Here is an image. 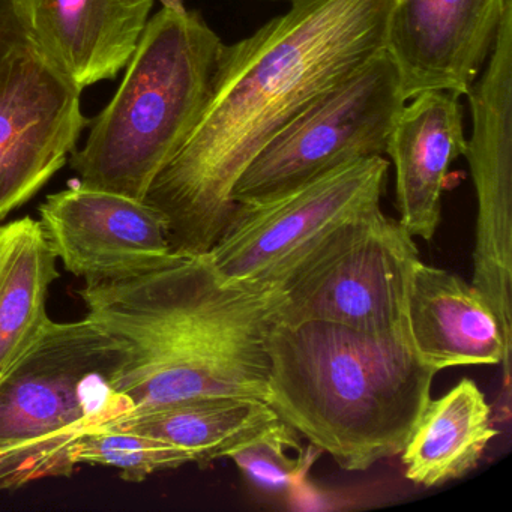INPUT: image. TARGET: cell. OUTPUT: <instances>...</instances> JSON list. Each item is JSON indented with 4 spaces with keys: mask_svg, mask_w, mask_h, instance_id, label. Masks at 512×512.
I'll return each mask as SVG.
<instances>
[{
    "mask_svg": "<svg viewBox=\"0 0 512 512\" xmlns=\"http://www.w3.org/2000/svg\"><path fill=\"white\" fill-rule=\"evenodd\" d=\"M395 0H290V10L226 46L208 104L145 202L173 253L208 254L232 191L257 154L323 94L385 49Z\"/></svg>",
    "mask_w": 512,
    "mask_h": 512,
    "instance_id": "1",
    "label": "cell"
},
{
    "mask_svg": "<svg viewBox=\"0 0 512 512\" xmlns=\"http://www.w3.org/2000/svg\"><path fill=\"white\" fill-rule=\"evenodd\" d=\"M79 295L86 319L124 349L112 388L127 416L221 395L265 400L266 343L283 307L277 286L229 283L203 254L130 280L86 283Z\"/></svg>",
    "mask_w": 512,
    "mask_h": 512,
    "instance_id": "2",
    "label": "cell"
},
{
    "mask_svg": "<svg viewBox=\"0 0 512 512\" xmlns=\"http://www.w3.org/2000/svg\"><path fill=\"white\" fill-rule=\"evenodd\" d=\"M266 347V403L349 472L401 454L439 373L409 340L323 320H278Z\"/></svg>",
    "mask_w": 512,
    "mask_h": 512,
    "instance_id": "3",
    "label": "cell"
},
{
    "mask_svg": "<svg viewBox=\"0 0 512 512\" xmlns=\"http://www.w3.org/2000/svg\"><path fill=\"white\" fill-rule=\"evenodd\" d=\"M224 49L199 13L163 8L149 19L115 97L71 155L80 184L145 200L199 122Z\"/></svg>",
    "mask_w": 512,
    "mask_h": 512,
    "instance_id": "4",
    "label": "cell"
},
{
    "mask_svg": "<svg viewBox=\"0 0 512 512\" xmlns=\"http://www.w3.org/2000/svg\"><path fill=\"white\" fill-rule=\"evenodd\" d=\"M121 343L89 319L50 322L0 374V490L73 475L71 449L130 413L112 388Z\"/></svg>",
    "mask_w": 512,
    "mask_h": 512,
    "instance_id": "5",
    "label": "cell"
},
{
    "mask_svg": "<svg viewBox=\"0 0 512 512\" xmlns=\"http://www.w3.org/2000/svg\"><path fill=\"white\" fill-rule=\"evenodd\" d=\"M419 251L382 208L338 224L275 286L280 320H323L380 337L409 340L407 295Z\"/></svg>",
    "mask_w": 512,
    "mask_h": 512,
    "instance_id": "6",
    "label": "cell"
},
{
    "mask_svg": "<svg viewBox=\"0 0 512 512\" xmlns=\"http://www.w3.org/2000/svg\"><path fill=\"white\" fill-rule=\"evenodd\" d=\"M406 104L385 49L284 127L242 173L233 203L280 196L341 167L383 157Z\"/></svg>",
    "mask_w": 512,
    "mask_h": 512,
    "instance_id": "7",
    "label": "cell"
},
{
    "mask_svg": "<svg viewBox=\"0 0 512 512\" xmlns=\"http://www.w3.org/2000/svg\"><path fill=\"white\" fill-rule=\"evenodd\" d=\"M388 170L385 158H368L280 196L236 203L229 224L206 256L229 283L275 286L338 224L380 206Z\"/></svg>",
    "mask_w": 512,
    "mask_h": 512,
    "instance_id": "8",
    "label": "cell"
},
{
    "mask_svg": "<svg viewBox=\"0 0 512 512\" xmlns=\"http://www.w3.org/2000/svg\"><path fill=\"white\" fill-rule=\"evenodd\" d=\"M82 91L31 43L0 62V223L37 196L76 151Z\"/></svg>",
    "mask_w": 512,
    "mask_h": 512,
    "instance_id": "9",
    "label": "cell"
},
{
    "mask_svg": "<svg viewBox=\"0 0 512 512\" xmlns=\"http://www.w3.org/2000/svg\"><path fill=\"white\" fill-rule=\"evenodd\" d=\"M40 223L58 260L86 283L130 280L179 259L145 200L79 184L47 197Z\"/></svg>",
    "mask_w": 512,
    "mask_h": 512,
    "instance_id": "10",
    "label": "cell"
},
{
    "mask_svg": "<svg viewBox=\"0 0 512 512\" xmlns=\"http://www.w3.org/2000/svg\"><path fill=\"white\" fill-rule=\"evenodd\" d=\"M511 7L512 0H395L385 50L406 101L428 91L467 97Z\"/></svg>",
    "mask_w": 512,
    "mask_h": 512,
    "instance_id": "11",
    "label": "cell"
},
{
    "mask_svg": "<svg viewBox=\"0 0 512 512\" xmlns=\"http://www.w3.org/2000/svg\"><path fill=\"white\" fill-rule=\"evenodd\" d=\"M155 0H19L32 46L79 91L127 67Z\"/></svg>",
    "mask_w": 512,
    "mask_h": 512,
    "instance_id": "12",
    "label": "cell"
},
{
    "mask_svg": "<svg viewBox=\"0 0 512 512\" xmlns=\"http://www.w3.org/2000/svg\"><path fill=\"white\" fill-rule=\"evenodd\" d=\"M458 98L445 91L416 95L404 104L389 137L398 223L412 238L431 241L436 235L449 167L466 152Z\"/></svg>",
    "mask_w": 512,
    "mask_h": 512,
    "instance_id": "13",
    "label": "cell"
},
{
    "mask_svg": "<svg viewBox=\"0 0 512 512\" xmlns=\"http://www.w3.org/2000/svg\"><path fill=\"white\" fill-rule=\"evenodd\" d=\"M407 331L416 355L434 370L461 365H503L511 376V350L484 296L454 272L413 269L407 295Z\"/></svg>",
    "mask_w": 512,
    "mask_h": 512,
    "instance_id": "14",
    "label": "cell"
},
{
    "mask_svg": "<svg viewBox=\"0 0 512 512\" xmlns=\"http://www.w3.org/2000/svg\"><path fill=\"white\" fill-rule=\"evenodd\" d=\"M464 157L478 202L470 284L490 305L512 352V146L482 137Z\"/></svg>",
    "mask_w": 512,
    "mask_h": 512,
    "instance_id": "15",
    "label": "cell"
},
{
    "mask_svg": "<svg viewBox=\"0 0 512 512\" xmlns=\"http://www.w3.org/2000/svg\"><path fill=\"white\" fill-rule=\"evenodd\" d=\"M499 434L491 407L473 380L463 379L425 407L401 451L404 476L433 488L472 472Z\"/></svg>",
    "mask_w": 512,
    "mask_h": 512,
    "instance_id": "16",
    "label": "cell"
},
{
    "mask_svg": "<svg viewBox=\"0 0 512 512\" xmlns=\"http://www.w3.org/2000/svg\"><path fill=\"white\" fill-rule=\"evenodd\" d=\"M58 278V257L40 221L0 223V374L50 322L47 298Z\"/></svg>",
    "mask_w": 512,
    "mask_h": 512,
    "instance_id": "17",
    "label": "cell"
},
{
    "mask_svg": "<svg viewBox=\"0 0 512 512\" xmlns=\"http://www.w3.org/2000/svg\"><path fill=\"white\" fill-rule=\"evenodd\" d=\"M278 419L280 416L263 398L221 395L127 416L103 428L157 437L187 451L193 463L208 466L229 458Z\"/></svg>",
    "mask_w": 512,
    "mask_h": 512,
    "instance_id": "18",
    "label": "cell"
},
{
    "mask_svg": "<svg viewBox=\"0 0 512 512\" xmlns=\"http://www.w3.org/2000/svg\"><path fill=\"white\" fill-rule=\"evenodd\" d=\"M74 464L112 467L125 481H145L154 473L193 463L184 449L148 434L100 428L83 434L71 449Z\"/></svg>",
    "mask_w": 512,
    "mask_h": 512,
    "instance_id": "19",
    "label": "cell"
},
{
    "mask_svg": "<svg viewBox=\"0 0 512 512\" xmlns=\"http://www.w3.org/2000/svg\"><path fill=\"white\" fill-rule=\"evenodd\" d=\"M295 449H301L296 431L278 419L229 458L257 490L283 497L295 493L311 464L304 452L290 455Z\"/></svg>",
    "mask_w": 512,
    "mask_h": 512,
    "instance_id": "20",
    "label": "cell"
},
{
    "mask_svg": "<svg viewBox=\"0 0 512 512\" xmlns=\"http://www.w3.org/2000/svg\"><path fill=\"white\" fill-rule=\"evenodd\" d=\"M31 43L19 0H0V62L20 44Z\"/></svg>",
    "mask_w": 512,
    "mask_h": 512,
    "instance_id": "21",
    "label": "cell"
}]
</instances>
